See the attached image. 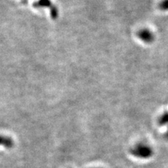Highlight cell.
I'll return each instance as SVG.
<instances>
[{"mask_svg": "<svg viewBox=\"0 0 168 168\" xmlns=\"http://www.w3.org/2000/svg\"><path fill=\"white\" fill-rule=\"evenodd\" d=\"M38 4L40 7H50L51 5V2L49 0H40L38 2Z\"/></svg>", "mask_w": 168, "mask_h": 168, "instance_id": "277c9868", "label": "cell"}, {"mask_svg": "<svg viewBox=\"0 0 168 168\" xmlns=\"http://www.w3.org/2000/svg\"><path fill=\"white\" fill-rule=\"evenodd\" d=\"M168 123V113H165L163 116H161L160 119V123L161 125H165V124Z\"/></svg>", "mask_w": 168, "mask_h": 168, "instance_id": "5b68a950", "label": "cell"}, {"mask_svg": "<svg viewBox=\"0 0 168 168\" xmlns=\"http://www.w3.org/2000/svg\"><path fill=\"white\" fill-rule=\"evenodd\" d=\"M58 14V12H57V8L55 7H53L52 9H51V16H52L53 18H56Z\"/></svg>", "mask_w": 168, "mask_h": 168, "instance_id": "8992f818", "label": "cell"}, {"mask_svg": "<svg viewBox=\"0 0 168 168\" xmlns=\"http://www.w3.org/2000/svg\"><path fill=\"white\" fill-rule=\"evenodd\" d=\"M138 37L145 43H151L154 41V36L149 30H142L138 32Z\"/></svg>", "mask_w": 168, "mask_h": 168, "instance_id": "7a4b0ae2", "label": "cell"}, {"mask_svg": "<svg viewBox=\"0 0 168 168\" xmlns=\"http://www.w3.org/2000/svg\"><path fill=\"white\" fill-rule=\"evenodd\" d=\"M131 153L137 158H148L152 155L153 151L149 145L144 144H138L135 145L133 149H132Z\"/></svg>", "mask_w": 168, "mask_h": 168, "instance_id": "6da1fadb", "label": "cell"}, {"mask_svg": "<svg viewBox=\"0 0 168 168\" xmlns=\"http://www.w3.org/2000/svg\"><path fill=\"white\" fill-rule=\"evenodd\" d=\"M159 7L161 10L167 11L168 10V0H163L159 4Z\"/></svg>", "mask_w": 168, "mask_h": 168, "instance_id": "3957f363", "label": "cell"}, {"mask_svg": "<svg viewBox=\"0 0 168 168\" xmlns=\"http://www.w3.org/2000/svg\"><path fill=\"white\" fill-rule=\"evenodd\" d=\"M166 136H167V138H168V130H167V132L166 133Z\"/></svg>", "mask_w": 168, "mask_h": 168, "instance_id": "52a82bcc", "label": "cell"}]
</instances>
